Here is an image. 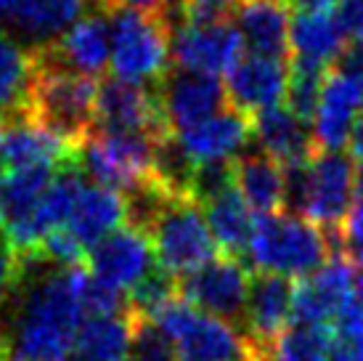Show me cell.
Returning <instances> with one entry per match:
<instances>
[{
    "label": "cell",
    "mask_w": 363,
    "mask_h": 361,
    "mask_svg": "<svg viewBox=\"0 0 363 361\" xmlns=\"http://www.w3.org/2000/svg\"><path fill=\"white\" fill-rule=\"evenodd\" d=\"M353 298L355 263L345 255H332L321 269L294 284L292 316L300 324L332 327Z\"/></svg>",
    "instance_id": "14"
},
{
    "label": "cell",
    "mask_w": 363,
    "mask_h": 361,
    "mask_svg": "<svg viewBox=\"0 0 363 361\" xmlns=\"http://www.w3.org/2000/svg\"><path fill=\"white\" fill-rule=\"evenodd\" d=\"M345 45H347V35L340 27L337 16H332V14L297 11V16L289 24L292 61L332 70V64H337L342 56Z\"/></svg>",
    "instance_id": "24"
},
{
    "label": "cell",
    "mask_w": 363,
    "mask_h": 361,
    "mask_svg": "<svg viewBox=\"0 0 363 361\" xmlns=\"http://www.w3.org/2000/svg\"><path fill=\"white\" fill-rule=\"evenodd\" d=\"M340 234H342V255L350 258L355 266H363V168L355 173L353 205Z\"/></svg>",
    "instance_id": "35"
},
{
    "label": "cell",
    "mask_w": 363,
    "mask_h": 361,
    "mask_svg": "<svg viewBox=\"0 0 363 361\" xmlns=\"http://www.w3.org/2000/svg\"><path fill=\"white\" fill-rule=\"evenodd\" d=\"M233 162L231 160H215V162H196L194 173L191 197L199 205L220 197L223 191L233 189Z\"/></svg>",
    "instance_id": "34"
},
{
    "label": "cell",
    "mask_w": 363,
    "mask_h": 361,
    "mask_svg": "<svg viewBox=\"0 0 363 361\" xmlns=\"http://www.w3.org/2000/svg\"><path fill=\"white\" fill-rule=\"evenodd\" d=\"M202 208L215 244H220L225 255H231V258L247 255V247H250V239H252L255 231V221L252 210L247 208V202L242 200L236 186L223 191L220 197H215V200L204 202Z\"/></svg>",
    "instance_id": "27"
},
{
    "label": "cell",
    "mask_w": 363,
    "mask_h": 361,
    "mask_svg": "<svg viewBox=\"0 0 363 361\" xmlns=\"http://www.w3.org/2000/svg\"><path fill=\"white\" fill-rule=\"evenodd\" d=\"M77 162V149L53 136L27 109L0 117V165L9 173L27 168H64Z\"/></svg>",
    "instance_id": "10"
},
{
    "label": "cell",
    "mask_w": 363,
    "mask_h": 361,
    "mask_svg": "<svg viewBox=\"0 0 363 361\" xmlns=\"http://www.w3.org/2000/svg\"><path fill=\"white\" fill-rule=\"evenodd\" d=\"M337 70L347 72V75H355V77H361L363 80V35H358V38H353V41H347L342 56H340V61H337Z\"/></svg>",
    "instance_id": "40"
},
{
    "label": "cell",
    "mask_w": 363,
    "mask_h": 361,
    "mask_svg": "<svg viewBox=\"0 0 363 361\" xmlns=\"http://www.w3.org/2000/svg\"><path fill=\"white\" fill-rule=\"evenodd\" d=\"M111 19L114 77L138 85H160L172 70V27L157 14L133 9L106 11Z\"/></svg>",
    "instance_id": "4"
},
{
    "label": "cell",
    "mask_w": 363,
    "mask_h": 361,
    "mask_svg": "<svg viewBox=\"0 0 363 361\" xmlns=\"http://www.w3.org/2000/svg\"><path fill=\"white\" fill-rule=\"evenodd\" d=\"M154 90H157L162 117H164L172 133H181L191 125H199L202 120L228 107L225 104L228 101L225 85L218 77L202 75V72L172 67Z\"/></svg>",
    "instance_id": "11"
},
{
    "label": "cell",
    "mask_w": 363,
    "mask_h": 361,
    "mask_svg": "<svg viewBox=\"0 0 363 361\" xmlns=\"http://www.w3.org/2000/svg\"><path fill=\"white\" fill-rule=\"evenodd\" d=\"M40 252L21 255V279L9 321L0 324L6 356L13 361H69L74 335L85 321L77 298V269L43 274Z\"/></svg>",
    "instance_id": "1"
},
{
    "label": "cell",
    "mask_w": 363,
    "mask_h": 361,
    "mask_svg": "<svg viewBox=\"0 0 363 361\" xmlns=\"http://www.w3.org/2000/svg\"><path fill=\"white\" fill-rule=\"evenodd\" d=\"M326 75H329L326 67L292 61L289 64V82H286V109L294 112L300 120L311 122L315 117L318 101H321Z\"/></svg>",
    "instance_id": "30"
},
{
    "label": "cell",
    "mask_w": 363,
    "mask_h": 361,
    "mask_svg": "<svg viewBox=\"0 0 363 361\" xmlns=\"http://www.w3.org/2000/svg\"><path fill=\"white\" fill-rule=\"evenodd\" d=\"M21 279V255L6 239H0V308Z\"/></svg>",
    "instance_id": "38"
},
{
    "label": "cell",
    "mask_w": 363,
    "mask_h": 361,
    "mask_svg": "<svg viewBox=\"0 0 363 361\" xmlns=\"http://www.w3.org/2000/svg\"><path fill=\"white\" fill-rule=\"evenodd\" d=\"M350 157H353L355 162H361L363 168V112L358 114V120H355L353 125V133H350Z\"/></svg>",
    "instance_id": "41"
},
{
    "label": "cell",
    "mask_w": 363,
    "mask_h": 361,
    "mask_svg": "<svg viewBox=\"0 0 363 361\" xmlns=\"http://www.w3.org/2000/svg\"><path fill=\"white\" fill-rule=\"evenodd\" d=\"M286 82H289V64L284 59L244 53L228 70L223 85L233 109L255 117L271 107H279V101L286 99Z\"/></svg>",
    "instance_id": "17"
},
{
    "label": "cell",
    "mask_w": 363,
    "mask_h": 361,
    "mask_svg": "<svg viewBox=\"0 0 363 361\" xmlns=\"http://www.w3.org/2000/svg\"><path fill=\"white\" fill-rule=\"evenodd\" d=\"M332 327L292 324L255 361H329Z\"/></svg>",
    "instance_id": "29"
},
{
    "label": "cell",
    "mask_w": 363,
    "mask_h": 361,
    "mask_svg": "<svg viewBox=\"0 0 363 361\" xmlns=\"http://www.w3.org/2000/svg\"><path fill=\"white\" fill-rule=\"evenodd\" d=\"M0 226H3V176H0Z\"/></svg>",
    "instance_id": "43"
},
{
    "label": "cell",
    "mask_w": 363,
    "mask_h": 361,
    "mask_svg": "<svg viewBox=\"0 0 363 361\" xmlns=\"http://www.w3.org/2000/svg\"><path fill=\"white\" fill-rule=\"evenodd\" d=\"M157 266L152 237L135 226H120L88 250V271L101 281L130 292Z\"/></svg>",
    "instance_id": "15"
},
{
    "label": "cell",
    "mask_w": 363,
    "mask_h": 361,
    "mask_svg": "<svg viewBox=\"0 0 363 361\" xmlns=\"http://www.w3.org/2000/svg\"><path fill=\"white\" fill-rule=\"evenodd\" d=\"M178 295V279L167 274L164 269L160 266H154L146 276H143L130 292H128V298H130V311L138 313V316H152L157 308H162L164 303L175 298Z\"/></svg>",
    "instance_id": "32"
},
{
    "label": "cell",
    "mask_w": 363,
    "mask_h": 361,
    "mask_svg": "<svg viewBox=\"0 0 363 361\" xmlns=\"http://www.w3.org/2000/svg\"><path fill=\"white\" fill-rule=\"evenodd\" d=\"M0 361H13V359H9V356H3V359H0Z\"/></svg>",
    "instance_id": "45"
},
{
    "label": "cell",
    "mask_w": 363,
    "mask_h": 361,
    "mask_svg": "<svg viewBox=\"0 0 363 361\" xmlns=\"http://www.w3.org/2000/svg\"><path fill=\"white\" fill-rule=\"evenodd\" d=\"M353 157H347L342 151H318L308 162L303 218L323 231L342 229L353 205Z\"/></svg>",
    "instance_id": "7"
},
{
    "label": "cell",
    "mask_w": 363,
    "mask_h": 361,
    "mask_svg": "<svg viewBox=\"0 0 363 361\" xmlns=\"http://www.w3.org/2000/svg\"><path fill=\"white\" fill-rule=\"evenodd\" d=\"M96 0H0V16L30 38V48L51 45L85 16Z\"/></svg>",
    "instance_id": "18"
},
{
    "label": "cell",
    "mask_w": 363,
    "mask_h": 361,
    "mask_svg": "<svg viewBox=\"0 0 363 361\" xmlns=\"http://www.w3.org/2000/svg\"><path fill=\"white\" fill-rule=\"evenodd\" d=\"M135 313L91 316L80 324L72 343L69 361H125L133 348Z\"/></svg>",
    "instance_id": "26"
},
{
    "label": "cell",
    "mask_w": 363,
    "mask_h": 361,
    "mask_svg": "<svg viewBox=\"0 0 363 361\" xmlns=\"http://www.w3.org/2000/svg\"><path fill=\"white\" fill-rule=\"evenodd\" d=\"M6 356V345H3V338H0V359Z\"/></svg>",
    "instance_id": "44"
},
{
    "label": "cell",
    "mask_w": 363,
    "mask_h": 361,
    "mask_svg": "<svg viewBox=\"0 0 363 361\" xmlns=\"http://www.w3.org/2000/svg\"><path fill=\"white\" fill-rule=\"evenodd\" d=\"M101 11H114V9H133L143 11V14H157L172 27V32L186 24L183 16V0H96Z\"/></svg>",
    "instance_id": "36"
},
{
    "label": "cell",
    "mask_w": 363,
    "mask_h": 361,
    "mask_svg": "<svg viewBox=\"0 0 363 361\" xmlns=\"http://www.w3.org/2000/svg\"><path fill=\"white\" fill-rule=\"evenodd\" d=\"M178 361H244V338L231 321L196 313L172 340Z\"/></svg>",
    "instance_id": "23"
},
{
    "label": "cell",
    "mask_w": 363,
    "mask_h": 361,
    "mask_svg": "<svg viewBox=\"0 0 363 361\" xmlns=\"http://www.w3.org/2000/svg\"><path fill=\"white\" fill-rule=\"evenodd\" d=\"M133 361H178L175 345L167 340V335L146 316L135 313V330H133Z\"/></svg>",
    "instance_id": "33"
},
{
    "label": "cell",
    "mask_w": 363,
    "mask_h": 361,
    "mask_svg": "<svg viewBox=\"0 0 363 361\" xmlns=\"http://www.w3.org/2000/svg\"><path fill=\"white\" fill-rule=\"evenodd\" d=\"M332 258L323 229L294 212H273L255 221L247 261L257 274L305 279Z\"/></svg>",
    "instance_id": "3"
},
{
    "label": "cell",
    "mask_w": 363,
    "mask_h": 361,
    "mask_svg": "<svg viewBox=\"0 0 363 361\" xmlns=\"http://www.w3.org/2000/svg\"><path fill=\"white\" fill-rule=\"evenodd\" d=\"M146 234L152 237L157 266L183 279L218 258V244L212 239L202 205L194 197L170 194L162 202Z\"/></svg>",
    "instance_id": "5"
},
{
    "label": "cell",
    "mask_w": 363,
    "mask_h": 361,
    "mask_svg": "<svg viewBox=\"0 0 363 361\" xmlns=\"http://www.w3.org/2000/svg\"><path fill=\"white\" fill-rule=\"evenodd\" d=\"M239 0H183V16L186 24L194 27H210L223 24L233 16Z\"/></svg>",
    "instance_id": "37"
},
{
    "label": "cell",
    "mask_w": 363,
    "mask_h": 361,
    "mask_svg": "<svg viewBox=\"0 0 363 361\" xmlns=\"http://www.w3.org/2000/svg\"><path fill=\"white\" fill-rule=\"evenodd\" d=\"M252 136L257 141V149L279 162L281 168L311 162L318 154L308 122L300 120L294 112H289L281 104L255 114Z\"/></svg>",
    "instance_id": "21"
},
{
    "label": "cell",
    "mask_w": 363,
    "mask_h": 361,
    "mask_svg": "<svg viewBox=\"0 0 363 361\" xmlns=\"http://www.w3.org/2000/svg\"><path fill=\"white\" fill-rule=\"evenodd\" d=\"M175 136L194 162L231 160L233 154H242L247 149V141L252 139V117L228 104L218 114Z\"/></svg>",
    "instance_id": "20"
},
{
    "label": "cell",
    "mask_w": 363,
    "mask_h": 361,
    "mask_svg": "<svg viewBox=\"0 0 363 361\" xmlns=\"http://www.w3.org/2000/svg\"><path fill=\"white\" fill-rule=\"evenodd\" d=\"M96 128L109 133H135L149 139H162L172 133L162 117L157 90L120 77H109L99 85Z\"/></svg>",
    "instance_id": "9"
},
{
    "label": "cell",
    "mask_w": 363,
    "mask_h": 361,
    "mask_svg": "<svg viewBox=\"0 0 363 361\" xmlns=\"http://www.w3.org/2000/svg\"><path fill=\"white\" fill-rule=\"evenodd\" d=\"M30 50L35 61H40L45 67L77 72V75L96 80L111 64L109 19H104V14H85L56 43Z\"/></svg>",
    "instance_id": "13"
},
{
    "label": "cell",
    "mask_w": 363,
    "mask_h": 361,
    "mask_svg": "<svg viewBox=\"0 0 363 361\" xmlns=\"http://www.w3.org/2000/svg\"><path fill=\"white\" fill-rule=\"evenodd\" d=\"M294 306V281L279 274L252 276L244 308V361H255L286 327Z\"/></svg>",
    "instance_id": "12"
},
{
    "label": "cell",
    "mask_w": 363,
    "mask_h": 361,
    "mask_svg": "<svg viewBox=\"0 0 363 361\" xmlns=\"http://www.w3.org/2000/svg\"><path fill=\"white\" fill-rule=\"evenodd\" d=\"M96 99L99 85L93 77L53 70L35 61L24 109L32 120H38L43 128H48L53 136L80 151V144L96 128Z\"/></svg>",
    "instance_id": "2"
},
{
    "label": "cell",
    "mask_w": 363,
    "mask_h": 361,
    "mask_svg": "<svg viewBox=\"0 0 363 361\" xmlns=\"http://www.w3.org/2000/svg\"><path fill=\"white\" fill-rule=\"evenodd\" d=\"M242 56V35L231 21L210 24V27L183 24L172 32V67H178V70L202 72V75L218 77L220 72L228 75V70Z\"/></svg>",
    "instance_id": "16"
},
{
    "label": "cell",
    "mask_w": 363,
    "mask_h": 361,
    "mask_svg": "<svg viewBox=\"0 0 363 361\" xmlns=\"http://www.w3.org/2000/svg\"><path fill=\"white\" fill-rule=\"evenodd\" d=\"M74 276H77V298H80L82 313L88 319L91 316H117V313L130 311V298L122 290L93 276L91 271H85L82 266H77Z\"/></svg>",
    "instance_id": "31"
},
{
    "label": "cell",
    "mask_w": 363,
    "mask_h": 361,
    "mask_svg": "<svg viewBox=\"0 0 363 361\" xmlns=\"http://www.w3.org/2000/svg\"><path fill=\"white\" fill-rule=\"evenodd\" d=\"M233 24L242 35L244 48L257 56H289V0H239Z\"/></svg>",
    "instance_id": "19"
},
{
    "label": "cell",
    "mask_w": 363,
    "mask_h": 361,
    "mask_svg": "<svg viewBox=\"0 0 363 361\" xmlns=\"http://www.w3.org/2000/svg\"><path fill=\"white\" fill-rule=\"evenodd\" d=\"M125 218H128V200L120 191L85 180L69 212V221L64 226L77 237L85 250H91L93 244H99L114 229H120Z\"/></svg>",
    "instance_id": "22"
},
{
    "label": "cell",
    "mask_w": 363,
    "mask_h": 361,
    "mask_svg": "<svg viewBox=\"0 0 363 361\" xmlns=\"http://www.w3.org/2000/svg\"><path fill=\"white\" fill-rule=\"evenodd\" d=\"M32 72H35L32 50L21 48L9 35H0V117L24 109Z\"/></svg>",
    "instance_id": "28"
},
{
    "label": "cell",
    "mask_w": 363,
    "mask_h": 361,
    "mask_svg": "<svg viewBox=\"0 0 363 361\" xmlns=\"http://www.w3.org/2000/svg\"><path fill=\"white\" fill-rule=\"evenodd\" d=\"M160 139L135 133H109L93 128L80 144L77 165L106 189L130 197L143 186L154 183V146Z\"/></svg>",
    "instance_id": "6"
},
{
    "label": "cell",
    "mask_w": 363,
    "mask_h": 361,
    "mask_svg": "<svg viewBox=\"0 0 363 361\" xmlns=\"http://www.w3.org/2000/svg\"><path fill=\"white\" fill-rule=\"evenodd\" d=\"M337 21L347 38L363 35V0H340L337 6Z\"/></svg>",
    "instance_id": "39"
},
{
    "label": "cell",
    "mask_w": 363,
    "mask_h": 361,
    "mask_svg": "<svg viewBox=\"0 0 363 361\" xmlns=\"http://www.w3.org/2000/svg\"><path fill=\"white\" fill-rule=\"evenodd\" d=\"M252 276L239 258L218 255L207 266L178 279V292L202 313L223 321L242 319L250 298Z\"/></svg>",
    "instance_id": "8"
},
{
    "label": "cell",
    "mask_w": 363,
    "mask_h": 361,
    "mask_svg": "<svg viewBox=\"0 0 363 361\" xmlns=\"http://www.w3.org/2000/svg\"><path fill=\"white\" fill-rule=\"evenodd\" d=\"M297 6V11H311V14H329L334 6H340V0H289Z\"/></svg>",
    "instance_id": "42"
},
{
    "label": "cell",
    "mask_w": 363,
    "mask_h": 361,
    "mask_svg": "<svg viewBox=\"0 0 363 361\" xmlns=\"http://www.w3.org/2000/svg\"><path fill=\"white\" fill-rule=\"evenodd\" d=\"M233 183L247 208L257 215H273L284 210V168L268 154L242 151L233 162Z\"/></svg>",
    "instance_id": "25"
}]
</instances>
